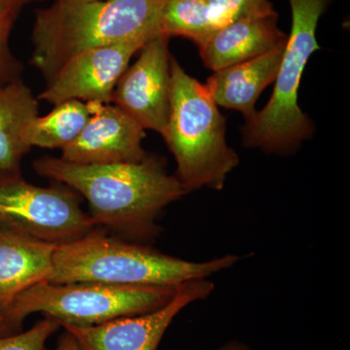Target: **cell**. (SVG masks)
<instances>
[{
    "instance_id": "cell-13",
    "label": "cell",
    "mask_w": 350,
    "mask_h": 350,
    "mask_svg": "<svg viewBox=\"0 0 350 350\" xmlns=\"http://www.w3.org/2000/svg\"><path fill=\"white\" fill-rule=\"evenodd\" d=\"M286 40V34L278 29L275 14L237 21L198 46L204 64L215 72L266 54L284 45Z\"/></svg>"
},
{
    "instance_id": "cell-23",
    "label": "cell",
    "mask_w": 350,
    "mask_h": 350,
    "mask_svg": "<svg viewBox=\"0 0 350 350\" xmlns=\"http://www.w3.org/2000/svg\"><path fill=\"white\" fill-rule=\"evenodd\" d=\"M3 336H7L6 327L3 319L0 317V337H3Z\"/></svg>"
},
{
    "instance_id": "cell-14",
    "label": "cell",
    "mask_w": 350,
    "mask_h": 350,
    "mask_svg": "<svg viewBox=\"0 0 350 350\" xmlns=\"http://www.w3.org/2000/svg\"><path fill=\"white\" fill-rule=\"evenodd\" d=\"M57 245L0 228V317L27 289L50 282Z\"/></svg>"
},
{
    "instance_id": "cell-3",
    "label": "cell",
    "mask_w": 350,
    "mask_h": 350,
    "mask_svg": "<svg viewBox=\"0 0 350 350\" xmlns=\"http://www.w3.org/2000/svg\"><path fill=\"white\" fill-rule=\"evenodd\" d=\"M239 260L236 255H226L206 262L186 261L144 244L126 243L92 231L57 246L50 282L178 286L211 278L232 268Z\"/></svg>"
},
{
    "instance_id": "cell-6",
    "label": "cell",
    "mask_w": 350,
    "mask_h": 350,
    "mask_svg": "<svg viewBox=\"0 0 350 350\" xmlns=\"http://www.w3.org/2000/svg\"><path fill=\"white\" fill-rule=\"evenodd\" d=\"M292 27L268 105L247 120L246 144L267 152H283L297 146L312 133V123L298 105L306 64L319 49L317 29L329 0H289Z\"/></svg>"
},
{
    "instance_id": "cell-20",
    "label": "cell",
    "mask_w": 350,
    "mask_h": 350,
    "mask_svg": "<svg viewBox=\"0 0 350 350\" xmlns=\"http://www.w3.org/2000/svg\"><path fill=\"white\" fill-rule=\"evenodd\" d=\"M45 0H0V12L5 13L17 19L24 7Z\"/></svg>"
},
{
    "instance_id": "cell-10",
    "label": "cell",
    "mask_w": 350,
    "mask_h": 350,
    "mask_svg": "<svg viewBox=\"0 0 350 350\" xmlns=\"http://www.w3.org/2000/svg\"><path fill=\"white\" fill-rule=\"evenodd\" d=\"M170 38L159 32L148 41L133 66L120 78L112 103L144 130L163 135L170 109Z\"/></svg>"
},
{
    "instance_id": "cell-17",
    "label": "cell",
    "mask_w": 350,
    "mask_h": 350,
    "mask_svg": "<svg viewBox=\"0 0 350 350\" xmlns=\"http://www.w3.org/2000/svg\"><path fill=\"white\" fill-rule=\"evenodd\" d=\"M90 116L84 101L72 100L59 103L49 114L34 120L29 133V144L31 147L62 150L80 135Z\"/></svg>"
},
{
    "instance_id": "cell-2",
    "label": "cell",
    "mask_w": 350,
    "mask_h": 350,
    "mask_svg": "<svg viewBox=\"0 0 350 350\" xmlns=\"http://www.w3.org/2000/svg\"><path fill=\"white\" fill-rule=\"evenodd\" d=\"M167 0H96L64 2L36 9L29 64L50 82L71 57L160 31Z\"/></svg>"
},
{
    "instance_id": "cell-4",
    "label": "cell",
    "mask_w": 350,
    "mask_h": 350,
    "mask_svg": "<svg viewBox=\"0 0 350 350\" xmlns=\"http://www.w3.org/2000/svg\"><path fill=\"white\" fill-rule=\"evenodd\" d=\"M177 163L176 177L188 192L222 190L239 156L226 142L224 117L204 85L170 59V109L162 135Z\"/></svg>"
},
{
    "instance_id": "cell-8",
    "label": "cell",
    "mask_w": 350,
    "mask_h": 350,
    "mask_svg": "<svg viewBox=\"0 0 350 350\" xmlns=\"http://www.w3.org/2000/svg\"><path fill=\"white\" fill-rule=\"evenodd\" d=\"M153 36H138L79 53L59 68L38 100L54 105L72 100L109 105L131 57Z\"/></svg>"
},
{
    "instance_id": "cell-5",
    "label": "cell",
    "mask_w": 350,
    "mask_h": 350,
    "mask_svg": "<svg viewBox=\"0 0 350 350\" xmlns=\"http://www.w3.org/2000/svg\"><path fill=\"white\" fill-rule=\"evenodd\" d=\"M178 286L42 282L17 297L1 317L8 335L19 333L25 317L38 312L61 327L98 325L154 312L174 298Z\"/></svg>"
},
{
    "instance_id": "cell-11",
    "label": "cell",
    "mask_w": 350,
    "mask_h": 350,
    "mask_svg": "<svg viewBox=\"0 0 350 350\" xmlns=\"http://www.w3.org/2000/svg\"><path fill=\"white\" fill-rule=\"evenodd\" d=\"M89 121L80 135L62 149L61 158L81 165L137 163L147 156L145 130L111 103L90 101Z\"/></svg>"
},
{
    "instance_id": "cell-1",
    "label": "cell",
    "mask_w": 350,
    "mask_h": 350,
    "mask_svg": "<svg viewBox=\"0 0 350 350\" xmlns=\"http://www.w3.org/2000/svg\"><path fill=\"white\" fill-rule=\"evenodd\" d=\"M32 167L84 197L94 224L107 225L133 239L157 236L156 221L163 208L189 193L155 156L147 155L137 163L105 165L46 157L34 161Z\"/></svg>"
},
{
    "instance_id": "cell-21",
    "label": "cell",
    "mask_w": 350,
    "mask_h": 350,
    "mask_svg": "<svg viewBox=\"0 0 350 350\" xmlns=\"http://www.w3.org/2000/svg\"><path fill=\"white\" fill-rule=\"evenodd\" d=\"M45 350H80L75 337L69 332L64 330L57 338L56 347L54 349Z\"/></svg>"
},
{
    "instance_id": "cell-9",
    "label": "cell",
    "mask_w": 350,
    "mask_h": 350,
    "mask_svg": "<svg viewBox=\"0 0 350 350\" xmlns=\"http://www.w3.org/2000/svg\"><path fill=\"white\" fill-rule=\"evenodd\" d=\"M214 290L206 280L182 283L174 298L144 314L121 317L94 326H64L75 337L80 350H158L170 324L182 310L196 301L204 300Z\"/></svg>"
},
{
    "instance_id": "cell-24",
    "label": "cell",
    "mask_w": 350,
    "mask_h": 350,
    "mask_svg": "<svg viewBox=\"0 0 350 350\" xmlns=\"http://www.w3.org/2000/svg\"><path fill=\"white\" fill-rule=\"evenodd\" d=\"M64 2H89V1H96V0H61Z\"/></svg>"
},
{
    "instance_id": "cell-16",
    "label": "cell",
    "mask_w": 350,
    "mask_h": 350,
    "mask_svg": "<svg viewBox=\"0 0 350 350\" xmlns=\"http://www.w3.org/2000/svg\"><path fill=\"white\" fill-rule=\"evenodd\" d=\"M38 98L22 78L0 85V176L21 174L31 146L29 133L38 118Z\"/></svg>"
},
{
    "instance_id": "cell-19",
    "label": "cell",
    "mask_w": 350,
    "mask_h": 350,
    "mask_svg": "<svg viewBox=\"0 0 350 350\" xmlns=\"http://www.w3.org/2000/svg\"><path fill=\"white\" fill-rule=\"evenodd\" d=\"M15 21L12 16L0 12V85L20 79L24 70L10 48V34Z\"/></svg>"
},
{
    "instance_id": "cell-7",
    "label": "cell",
    "mask_w": 350,
    "mask_h": 350,
    "mask_svg": "<svg viewBox=\"0 0 350 350\" xmlns=\"http://www.w3.org/2000/svg\"><path fill=\"white\" fill-rule=\"evenodd\" d=\"M94 224L83 211L75 190L40 187L21 174L0 176V228L46 241L63 244L86 236Z\"/></svg>"
},
{
    "instance_id": "cell-12",
    "label": "cell",
    "mask_w": 350,
    "mask_h": 350,
    "mask_svg": "<svg viewBox=\"0 0 350 350\" xmlns=\"http://www.w3.org/2000/svg\"><path fill=\"white\" fill-rule=\"evenodd\" d=\"M275 14L269 0H167L160 31L169 38L181 36L200 45L237 21Z\"/></svg>"
},
{
    "instance_id": "cell-22",
    "label": "cell",
    "mask_w": 350,
    "mask_h": 350,
    "mask_svg": "<svg viewBox=\"0 0 350 350\" xmlns=\"http://www.w3.org/2000/svg\"><path fill=\"white\" fill-rule=\"evenodd\" d=\"M218 350H250L247 345L239 340H232L220 347Z\"/></svg>"
},
{
    "instance_id": "cell-15",
    "label": "cell",
    "mask_w": 350,
    "mask_h": 350,
    "mask_svg": "<svg viewBox=\"0 0 350 350\" xmlns=\"http://www.w3.org/2000/svg\"><path fill=\"white\" fill-rule=\"evenodd\" d=\"M284 45L243 63L215 71L206 87L214 103L243 112L246 120L255 114L260 94L275 80Z\"/></svg>"
},
{
    "instance_id": "cell-18",
    "label": "cell",
    "mask_w": 350,
    "mask_h": 350,
    "mask_svg": "<svg viewBox=\"0 0 350 350\" xmlns=\"http://www.w3.org/2000/svg\"><path fill=\"white\" fill-rule=\"evenodd\" d=\"M59 328L56 320L44 317L27 331L0 337V350H45L48 338Z\"/></svg>"
}]
</instances>
